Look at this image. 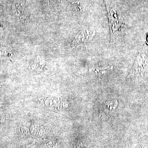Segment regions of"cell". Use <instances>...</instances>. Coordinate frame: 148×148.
I'll list each match as a JSON object with an SVG mask.
<instances>
[{
	"instance_id": "cell-1",
	"label": "cell",
	"mask_w": 148,
	"mask_h": 148,
	"mask_svg": "<svg viewBox=\"0 0 148 148\" xmlns=\"http://www.w3.org/2000/svg\"><path fill=\"white\" fill-rule=\"evenodd\" d=\"M14 10L15 15L22 21H24L27 18V10L23 2L18 1L15 3L14 5Z\"/></svg>"
},
{
	"instance_id": "cell-2",
	"label": "cell",
	"mask_w": 148,
	"mask_h": 148,
	"mask_svg": "<svg viewBox=\"0 0 148 148\" xmlns=\"http://www.w3.org/2000/svg\"><path fill=\"white\" fill-rule=\"evenodd\" d=\"M45 64V61L43 60L40 58H37L35 60L34 64H32V67L34 69H39L38 70H39L42 69Z\"/></svg>"
},
{
	"instance_id": "cell-3",
	"label": "cell",
	"mask_w": 148,
	"mask_h": 148,
	"mask_svg": "<svg viewBox=\"0 0 148 148\" xmlns=\"http://www.w3.org/2000/svg\"><path fill=\"white\" fill-rule=\"evenodd\" d=\"M112 69V67H110L109 66H108V67L104 66V67H98V68H92V71L95 72V73L101 72L103 73V72L106 73L107 71Z\"/></svg>"
},
{
	"instance_id": "cell-4",
	"label": "cell",
	"mask_w": 148,
	"mask_h": 148,
	"mask_svg": "<svg viewBox=\"0 0 148 148\" xmlns=\"http://www.w3.org/2000/svg\"><path fill=\"white\" fill-rule=\"evenodd\" d=\"M73 8L74 10L76 12L80 11L81 10V8L80 6L79 3L78 2H75L73 3L72 4Z\"/></svg>"
},
{
	"instance_id": "cell-5",
	"label": "cell",
	"mask_w": 148,
	"mask_h": 148,
	"mask_svg": "<svg viewBox=\"0 0 148 148\" xmlns=\"http://www.w3.org/2000/svg\"><path fill=\"white\" fill-rule=\"evenodd\" d=\"M7 55V50L5 49L0 48V58H4Z\"/></svg>"
},
{
	"instance_id": "cell-6",
	"label": "cell",
	"mask_w": 148,
	"mask_h": 148,
	"mask_svg": "<svg viewBox=\"0 0 148 148\" xmlns=\"http://www.w3.org/2000/svg\"><path fill=\"white\" fill-rule=\"evenodd\" d=\"M44 5L46 7H48L49 5V0H42Z\"/></svg>"
},
{
	"instance_id": "cell-7",
	"label": "cell",
	"mask_w": 148,
	"mask_h": 148,
	"mask_svg": "<svg viewBox=\"0 0 148 148\" xmlns=\"http://www.w3.org/2000/svg\"><path fill=\"white\" fill-rule=\"evenodd\" d=\"M65 1L66 0H57V1H58V4L59 5H62L64 4Z\"/></svg>"
},
{
	"instance_id": "cell-8",
	"label": "cell",
	"mask_w": 148,
	"mask_h": 148,
	"mask_svg": "<svg viewBox=\"0 0 148 148\" xmlns=\"http://www.w3.org/2000/svg\"><path fill=\"white\" fill-rule=\"evenodd\" d=\"M3 121L2 116L0 114V123Z\"/></svg>"
}]
</instances>
